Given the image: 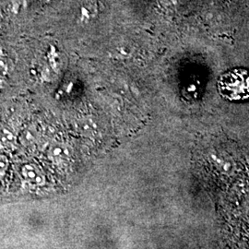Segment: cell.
Listing matches in <instances>:
<instances>
[{
  "label": "cell",
  "mask_w": 249,
  "mask_h": 249,
  "mask_svg": "<svg viewBox=\"0 0 249 249\" xmlns=\"http://www.w3.org/2000/svg\"><path fill=\"white\" fill-rule=\"evenodd\" d=\"M8 167V161L4 157H0V179L4 177Z\"/></svg>",
  "instance_id": "cell-5"
},
{
  "label": "cell",
  "mask_w": 249,
  "mask_h": 249,
  "mask_svg": "<svg viewBox=\"0 0 249 249\" xmlns=\"http://www.w3.org/2000/svg\"><path fill=\"white\" fill-rule=\"evenodd\" d=\"M21 175L23 179L31 185L41 186L45 182V178L33 164H25L21 168Z\"/></svg>",
  "instance_id": "cell-2"
},
{
  "label": "cell",
  "mask_w": 249,
  "mask_h": 249,
  "mask_svg": "<svg viewBox=\"0 0 249 249\" xmlns=\"http://www.w3.org/2000/svg\"><path fill=\"white\" fill-rule=\"evenodd\" d=\"M15 143V138L13 136V134L7 130H3L0 133V144L3 148L5 149H10L13 147Z\"/></svg>",
  "instance_id": "cell-3"
},
{
  "label": "cell",
  "mask_w": 249,
  "mask_h": 249,
  "mask_svg": "<svg viewBox=\"0 0 249 249\" xmlns=\"http://www.w3.org/2000/svg\"><path fill=\"white\" fill-rule=\"evenodd\" d=\"M218 91L220 95L231 102L249 100V71L246 69H233L223 73L219 78Z\"/></svg>",
  "instance_id": "cell-1"
},
{
  "label": "cell",
  "mask_w": 249,
  "mask_h": 249,
  "mask_svg": "<svg viewBox=\"0 0 249 249\" xmlns=\"http://www.w3.org/2000/svg\"><path fill=\"white\" fill-rule=\"evenodd\" d=\"M68 154L67 150H65L61 146H54L51 150V155L53 159H63Z\"/></svg>",
  "instance_id": "cell-4"
}]
</instances>
